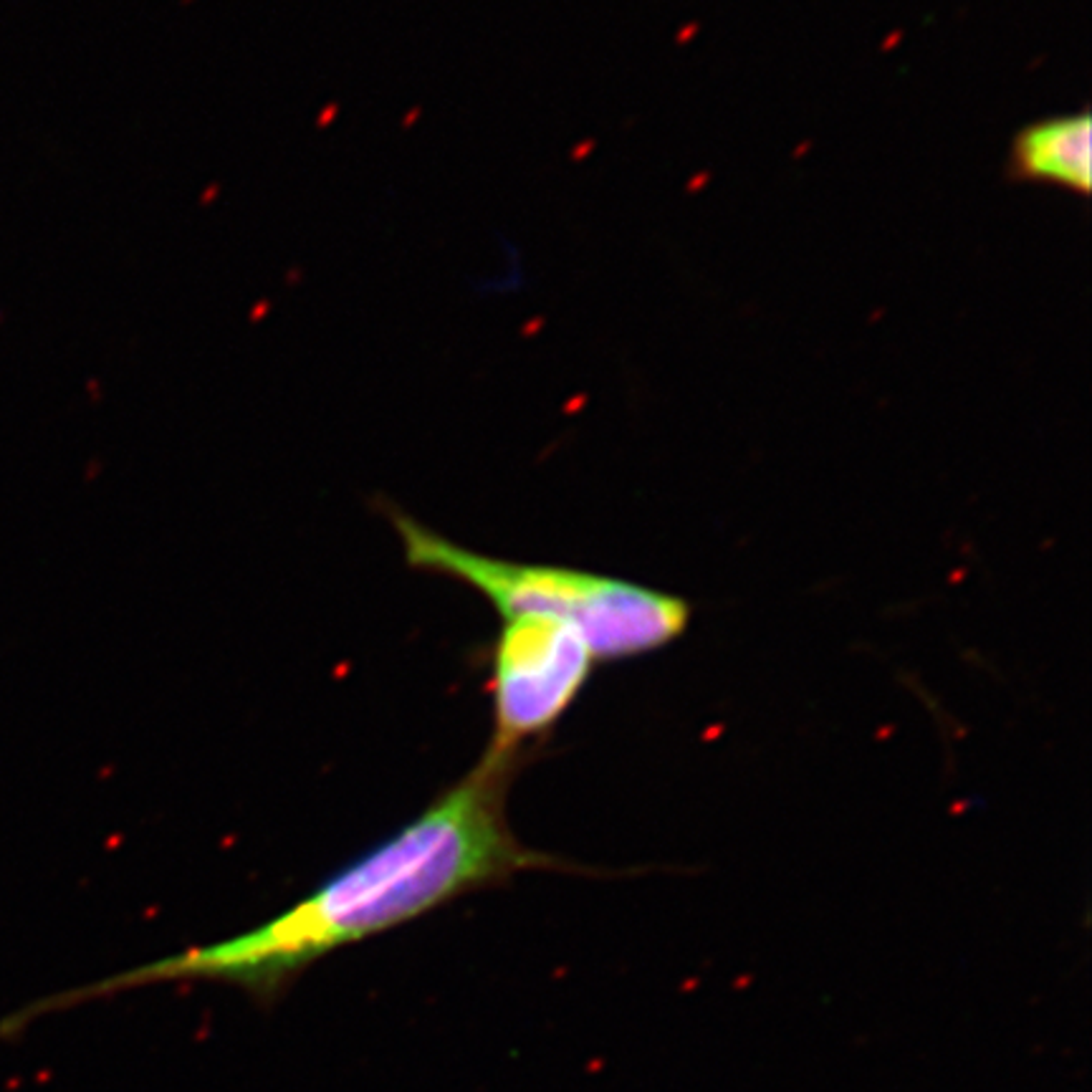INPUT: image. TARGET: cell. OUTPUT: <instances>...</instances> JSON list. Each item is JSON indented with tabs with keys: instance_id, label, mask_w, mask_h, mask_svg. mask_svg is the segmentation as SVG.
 Returning a JSON list of instances; mask_svg holds the SVG:
<instances>
[{
	"instance_id": "cell-1",
	"label": "cell",
	"mask_w": 1092,
	"mask_h": 1092,
	"mask_svg": "<svg viewBox=\"0 0 1092 1092\" xmlns=\"http://www.w3.org/2000/svg\"><path fill=\"white\" fill-rule=\"evenodd\" d=\"M523 761L483 751L397 832L346 862L279 916L236 936L200 943L114 977L63 991L18 1011L13 1029L48 1011L71 1009L157 984H217L271 1009L317 961L407 926L478 890L529 870L570 862L526 848L509 825L506 797Z\"/></svg>"
},
{
	"instance_id": "cell-2",
	"label": "cell",
	"mask_w": 1092,
	"mask_h": 1092,
	"mask_svg": "<svg viewBox=\"0 0 1092 1092\" xmlns=\"http://www.w3.org/2000/svg\"><path fill=\"white\" fill-rule=\"evenodd\" d=\"M387 516L413 570L469 584L501 618L544 612L567 620L582 632L597 663L663 650L683 638L691 622V604L671 592L597 571L491 557L466 549L394 506Z\"/></svg>"
},
{
	"instance_id": "cell-3",
	"label": "cell",
	"mask_w": 1092,
	"mask_h": 1092,
	"mask_svg": "<svg viewBox=\"0 0 1092 1092\" xmlns=\"http://www.w3.org/2000/svg\"><path fill=\"white\" fill-rule=\"evenodd\" d=\"M491 648L494 733L486 751L523 761L567 716L592 678L597 658L571 622L544 612L501 618Z\"/></svg>"
},
{
	"instance_id": "cell-4",
	"label": "cell",
	"mask_w": 1092,
	"mask_h": 1092,
	"mask_svg": "<svg viewBox=\"0 0 1092 1092\" xmlns=\"http://www.w3.org/2000/svg\"><path fill=\"white\" fill-rule=\"evenodd\" d=\"M1009 175L1087 195L1092 183V119L1087 112L1042 119L1014 137Z\"/></svg>"
}]
</instances>
